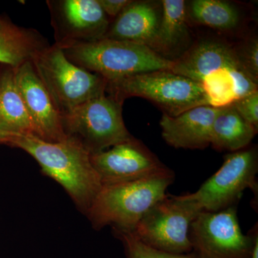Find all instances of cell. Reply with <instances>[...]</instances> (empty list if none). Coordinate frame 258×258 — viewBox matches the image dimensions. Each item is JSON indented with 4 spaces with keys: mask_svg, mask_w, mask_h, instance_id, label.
Here are the masks:
<instances>
[{
    "mask_svg": "<svg viewBox=\"0 0 258 258\" xmlns=\"http://www.w3.org/2000/svg\"><path fill=\"white\" fill-rule=\"evenodd\" d=\"M32 156L42 172L59 183L76 205L87 213L102 187L91 154L74 139L49 142L35 136L15 137L10 144Z\"/></svg>",
    "mask_w": 258,
    "mask_h": 258,
    "instance_id": "6da1fadb",
    "label": "cell"
},
{
    "mask_svg": "<svg viewBox=\"0 0 258 258\" xmlns=\"http://www.w3.org/2000/svg\"><path fill=\"white\" fill-rule=\"evenodd\" d=\"M174 178L166 168L141 179L102 185L86 214L95 228L113 225L115 230L133 232L145 214L166 196Z\"/></svg>",
    "mask_w": 258,
    "mask_h": 258,
    "instance_id": "7a4b0ae2",
    "label": "cell"
},
{
    "mask_svg": "<svg viewBox=\"0 0 258 258\" xmlns=\"http://www.w3.org/2000/svg\"><path fill=\"white\" fill-rule=\"evenodd\" d=\"M70 61L107 82L150 71L171 70L173 61L136 42L104 38L60 47Z\"/></svg>",
    "mask_w": 258,
    "mask_h": 258,
    "instance_id": "3957f363",
    "label": "cell"
},
{
    "mask_svg": "<svg viewBox=\"0 0 258 258\" xmlns=\"http://www.w3.org/2000/svg\"><path fill=\"white\" fill-rule=\"evenodd\" d=\"M106 93L120 103L130 97L145 98L172 117L195 107L209 106L200 83L170 70L150 71L107 82Z\"/></svg>",
    "mask_w": 258,
    "mask_h": 258,
    "instance_id": "277c9868",
    "label": "cell"
},
{
    "mask_svg": "<svg viewBox=\"0 0 258 258\" xmlns=\"http://www.w3.org/2000/svg\"><path fill=\"white\" fill-rule=\"evenodd\" d=\"M32 62L60 115L106 93V80L73 63L56 44L39 52Z\"/></svg>",
    "mask_w": 258,
    "mask_h": 258,
    "instance_id": "5b68a950",
    "label": "cell"
},
{
    "mask_svg": "<svg viewBox=\"0 0 258 258\" xmlns=\"http://www.w3.org/2000/svg\"><path fill=\"white\" fill-rule=\"evenodd\" d=\"M122 106L106 93L85 102L60 115L64 135L91 154L130 140L133 137L123 121Z\"/></svg>",
    "mask_w": 258,
    "mask_h": 258,
    "instance_id": "8992f818",
    "label": "cell"
},
{
    "mask_svg": "<svg viewBox=\"0 0 258 258\" xmlns=\"http://www.w3.org/2000/svg\"><path fill=\"white\" fill-rule=\"evenodd\" d=\"M201 211L188 194L166 195L145 214L132 232L152 248L167 253L190 254V225Z\"/></svg>",
    "mask_w": 258,
    "mask_h": 258,
    "instance_id": "52a82bcc",
    "label": "cell"
},
{
    "mask_svg": "<svg viewBox=\"0 0 258 258\" xmlns=\"http://www.w3.org/2000/svg\"><path fill=\"white\" fill-rule=\"evenodd\" d=\"M254 235L242 233L234 207L201 211L190 225L191 253L195 258H249Z\"/></svg>",
    "mask_w": 258,
    "mask_h": 258,
    "instance_id": "ba28073f",
    "label": "cell"
},
{
    "mask_svg": "<svg viewBox=\"0 0 258 258\" xmlns=\"http://www.w3.org/2000/svg\"><path fill=\"white\" fill-rule=\"evenodd\" d=\"M257 149H242L225 157L220 169L196 192L188 194L202 211L219 212L232 206L244 190L257 187Z\"/></svg>",
    "mask_w": 258,
    "mask_h": 258,
    "instance_id": "9c48e42d",
    "label": "cell"
},
{
    "mask_svg": "<svg viewBox=\"0 0 258 258\" xmlns=\"http://www.w3.org/2000/svg\"><path fill=\"white\" fill-rule=\"evenodd\" d=\"M47 4L58 46L94 42L106 36L111 23L98 0H57Z\"/></svg>",
    "mask_w": 258,
    "mask_h": 258,
    "instance_id": "30bf717a",
    "label": "cell"
},
{
    "mask_svg": "<svg viewBox=\"0 0 258 258\" xmlns=\"http://www.w3.org/2000/svg\"><path fill=\"white\" fill-rule=\"evenodd\" d=\"M91 160L102 185L141 179L167 168L134 137L108 150L91 154Z\"/></svg>",
    "mask_w": 258,
    "mask_h": 258,
    "instance_id": "8fae6325",
    "label": "cell"
},
{
    "mask_svg": "<svg viewBox=\"0 0 258 258\" xmlns=\"http://www.w3.org/2000/svg\"><path fill=\"white\" fill-rule=\"evenodd\" d=\"M19 93L31 120L35 137L49 142L66 138L61 116L41 80L37 76L32 60L14 69Z\"/></svg>",
    "mask_w": 258,
    "mask_h": 258,
    "instance_id": "7c38bea8",
    "label": "cell"
},
{
    "mask_svg": "<svg viewBox=\"0 0 258 258\" xmlns=\"http://www.w3.org/2000/svg\"><path fill=\"white\" fill-rule=\"evenodd\" d=\"M220 108L195 107L175 117L163 113L160 120L163 138L176 149H205L210 145L212 124Z\"/></svg>",
    "mask_w": 258,
    "mask_h": 258,
    "instance_id": "4fadbf2b",
    "label": "cell"
},
{
    "mask_svg": "<svg viewBox=\"0 0 258 258\" xmlns=\"http://www.w3.org/2000/svg\"><path fill=\"white\" fill-rule=\"evenodd\" d=\"M161 4L149 1H131L113 23L106 38L142 44L152 49L160 24Z\"/></svg>",
    "mask_w": 258,
    "mask_h": 258,
    "instance_id": "5bb4252c",
    "label": "cell"
},
{
    "mask_svg": "<svg viewBox=\"0 0 258 258\" xmlns=\"http://www.w3.org/2000/svg\"><path fill=\"white\" fill-rule=\"evenodd\" d=\"M172 61L171 71L199 83L212 71L227 66H242L235 47L219 40H204L195 44Z\"/></svg>",
    "mask_w": 258,
    "mask_h": 258,
    "instance_id": "9a60e30c",
    "label": "cell"
},
{
    "mask_svg": "<svg viewBox=\"0 0 258 258\" xmlns=\"http://www.w3.org/2000/svg\"><path fill=\"white\" fill-rule=\"evenodd\" d=\"M0 133L35 136L33 125L15 80L14 69L0 66Z\"/></svg>",
    "mask_w": 258,
    "mask_h": 258,
    "instance_id": "2e32d148",
    "label": "cell"
},
{
    "mask_svg": "<svg viewBox=\"0 0 258 258\" xmlns=\"http://www.w3.org/2000/svg\"><path fill=\"white\" fill-rule=\"evenodd\" d=\"M49 45L36 30L17 26L6 20L0 31V63L16 69L32 60L34 56Z\"/></svg>",
    "mask_w": 258,
    "mask_h": 258,
    "instance_id": "e0dca14e",
    "label": "cell"
},
{
    "mask_svg": "<svg viewBox=\"0 0 258 258\" xmlns=\"http://www.w3.org/2000/svg\"><path fill=\"white\" fill-rule=\"evenodd\" d=\"M257 132L231 105L220 108L214 120L210 144L219 151L237 152L247 147Z\"/></svg>",
    "mask_w": 258,
    "mask_h": 258,
    "instance_id": "ac0fdd59",
    "label": "cell"
},
{
    "mask_svg": "<svg viewBox=\"0 0 258 258\" xmlns=\"http://www.w3.org/2000/svg\"><path fill=\"white\" fill-rule=\"evenodd\" d=\"M161 3L162 13L153 50L165 57L184 46L189 38V32L185 2L164 0Z\"/></svg>",
    "mask_w": 258,
    "mask_h": 258,
    "instance_id": "d6986e66",
    "label": "cell"
},
{
    "mask_svg": "<svg viewBox=\"0 0 258 258\" xmlns=\"http://www.w3.org/2000/svg\"><path fill=\"white\" fill-rule=\"evenodd\" d=\"M195 23L217 30L235 28L240 21V14L235 5L222 0H193L186 15Z\"/></svg>",
    "mask_w": 258,
    "mask_h": 258,
    "instance_id": "ffe728a7",
    "label": "cell"
},
{
    "mask_svg": "<svg viewBox=\"0 0 258 258\" xmlns=\"http://www.w3.org/2000/svg\"><path fill=\"white\" fill-rule=\"evenodd\" d=\"M115 231L124 246L126 258H195L191 253L175 254L157 250L142 243L132 232Z\"/></svg>",
    "mask_w": 258,
    "mask_h": 258,
    "instance_id": "44dd1931",
    "label": "cell"
},
{
    "mask_svg": "<svg viewBox=\"0 0 258 258\" xmlns=\"http://www.w3.org/2000/svg\"><path fill=\"white\" fill-rule=\"evenodd\" d=\"M237 57L244 69L258 83V41L257 37L247 40L236 48Z\"/></svg>",
    "mask_w": 258,
    "mask_h": 258,
    "instance_id": "7402d4cb",
    "label": "cell"
},
{
    "mask_svg": "<svg viewBox=\"0 0 258 258\" xmlns=\"http://www.w3.org/2000/svg\"><path fill=\"white\" fill-rule=\"evenodd\" d=\"M232 106L249 124L258 129V91L235 101Z\"/></svg>",
    "mask_w": 258,
    "mask_h": 258,
    "instance_id": "603a6c76",
    "label": "cell"
},
{
    "mask_svg": "<svg viewBox=\"0 0 258 258\" xmlns=\"http://www.w3.org/2000/svg\"><path fill=\"white\" fill-rule=\"evenodd\" d=\"M98 2L107 16L115 18L131 3L130 0H98Z\"/></svg>",
    "mask_w": 258,
    "mask_h": 258,
    "instance_id": "cb8c5ba5",
    "label": "cell"
},
{
    "mask_svg": "<svg viewBox=\"0 0 258 258\" xmlns=\"http://www.w3.org/2000/svg\"><path fill=\"white\" fill-rule=\"evenodd\" d=\"M249 258H258V237L257 232H256L254 235V240L253 247H252V252H251Z\"/></svg>",
    "mask_w": 258,
    "mask_h": 258,
    "instance_id": "d4e9b609",
    "label": "cell"
},
{
    "mask_svg": "<svg viewBox=\"0 0 258 258\" xmlns=\"http://www.w3.org/2000/svg\"><path fill=\"white\" fill-rule=\"evenodd\" d=\"M14 137L0 133V144H6V145L9 146Z\"/></svg>",
    "mask_w": 258,
    "mask_h": 258,
    "instance_id": "484cf974",
    "label": "cell"
},
{
    "mask_svg": "<svg viewBox=\"0 0 258 258\" xmlns=\"http://www.w3.org/2000/svg\"><path fill=\"white\" fill-rule=\"evenodd\" d=\"M5 23H6V20H3V19L0 18V31H1L3 28H4Z\"/></svg>",
    "mask_w": 258,
    "mask_h": 258,
    "instance_id": "4316f807",
    "label": "cell"
}]
</instances>
